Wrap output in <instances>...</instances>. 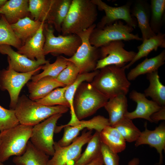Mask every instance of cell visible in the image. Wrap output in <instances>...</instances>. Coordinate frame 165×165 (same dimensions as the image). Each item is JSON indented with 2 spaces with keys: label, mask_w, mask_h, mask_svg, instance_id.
Returning <instances> with one entry per match:
<instances>
[{
  "label": "cell",
  "mask_w": 165,
  "mask_h": 165,
  "mask_svg": "<svg viewBox=\"0 0 165 165\" xmlns=\"http://www.w3.org/2000/svg\"><path fill=\"white\" fill-rule=\"evenodd\" d=\"M79 74V72L78 68L73 63L70 62L56 79L65 86H70L75 81Z\"/></svg>",
  "instance_id": "cell-39"
},
{
  "label": "cell",
  "mask_w": 165,
  "mask_h": 165,
  "mask_svg": "<svg viewBox=\"0 0 165 165\" xmlns=\"http://www.w3.org/2000/svg\"><path fill=\"white\" fill-rule=\"evenodd\" d=\"M96 27L95 24L88 29L76 34L80 38L81 43L73 56L65 57L67 61L77 67L79 74L95 70L97 61L100 59V48L91 45L89 40L91 33Z\"/></svg>",
  "instance_id": "cell-7"
},
{
  "label": "cell",
  "mask_w": 165,
  "mask_h": 165,
  "mask_svg": "<svg viewBox=\"0 0 165 165\" xmlns=\"http://www.w3.org/2000/svg\"><path fill=\"white\" fill-rule=\"evenodd\" d=\"M84 152L74 165H84L101 154V141L100 133L96 131L89 142Z\"/></svg>",
  "instance_id": "cell-33"
},
{
  "label": "cell",
  "mask_w": 165,
  "mask_h": 165,
  "mask_svg": "<svg viewBox=\"0 0 165 165\" xmlns=\"http://www.w3.org/2000/svg\"><path fill=\"white\" fill-rule=\"evenodd\" d=\"M125 44L122 41H116L100 47V59L97 63L96 70L106 66L115 65L124 67L133 59L137 53L125 49Z\"/></svg>",
  "instance_id": "cell-12"
},
{
  "label": "cell",
  "mask_w": 165,
  "mask_h": 165,
  "mask_svg": "<svg viewBox=\"0 0 165 165\" xmlns=\"http://www.w3.org/2000/svg\"><path fill=\"white\" fill-rule=\"evenodd\" d=\"M100 135L102 142L114 152L118 153L125 149L126 141L114 127L110 126L105 127Z\"/></svg>",
  "instance_id": "cell-28"
},
{
  "label": "cell",
  "mask_w": 165,
  "mask_h": 165,
  "mask_svg": "<svg viewBox=\"0 0 165 165\" xmlns=\"http://www.w3.org/2000/svg\"><path fill=\"white\" fill-rule=\"evenodd\" d=\"M130 12L132 16L137 20L141 33L142 41L156 35L152 31L150 26V5L147 1H135L131 6Z\"/></svg>",
  "instance_id": "cell-17"
},
{
  "label": "cell",
  "mask_w": 165,
  "mask_h": 165,
  "mask_svg": "<svg viewBox=\"0 0 165 165\" xmlns=\"http://www.w3.org/2000/svg\"><path fill=\"white\" fill-rule=\"evenodd\" d=\"M72 0H54L47 23L53 25L59 32H61L62 23L67 15Z\"/></svg>",
  "instance_id": "cell-30"
},
{
  "label": "cell",
  "mask_w": 165,
  "mask_h": 165,
  "mask_svg": "<svg viewBox=\"0 0 165 165\" xmlns=\"http://www.w3.org/2000/svg\"><path fill=\"white\" fill-rule=\"evenodd\" d=\"M99 70L82 74L78 75L75 81L69 86L65 93V97L69 106L71 118L70 121L65 126H73L77 123L79 120L76 117L74 108V99L75 94L79 86L82 82H91L97 74Z\"/></svg>",
  "instance_id": "cell-23"
},
{
  "label": "cell",
  "mask_w": 165,
  "mask_h": 165,
  "mask_svg": "<svg viewBox=\"0 0 165 165\" xmlns=\"http://www.w3.org/2000/svg\"><path fill=\"white\" fill-rule=\"evenodd\" d=\"M142 145H148L154 148L159 154V164H162L163 160V151L165 150V125L160 124L153 130H148L146 126L145 130L141 133L135 141L136 147Z\"/></svg>",
  "instance_id": "cell-19"
},
{
  "label": "cell",
  "mask_w": 165,
  "mask_h": 165,
  "mask_svg": "<svg viewBox=\"0 0 165 165\" xmlns=\"http://www.w3.org/2000/svg\"><path fill=\"white\" fill-rule=\"evenodd\" d=\"M43 32L45 38L43 48L45 56L49 53L54 56L63 54L71 57L75 53L81 43L80 38L76 34L56 36L52 25L47 23L44 24Z\"/></svg>",
  "instance_id": "cell-8"
},
{
  "label": "cell",
  "mask_w": 165,
  "mask_h": 165,
  "mask_svg": "<svg viewBox=\"0 0 165 165\" xmlns=\"http://www.w3.org/2000/svg\"><path fill=\"white\" fill-rule=\"evenodd\" d=\"M97 7L92 0H72L67 15L63 22L62 35L77 34L95 24Z\"/></svg>",
  "instance_id": "cell-1"
},
{
  "label": "cell",
  "mask_w": 165,
  "mask_h": 165,
  "mask_svg": "<svg viewBox=\"0 0 165 165\" xmlns=\"http://www.w3.org/2000/svg\"><path fill=\"white\" fill-rule=\"evenodd\" d=\"M55 0H28V11L34 20L48 22Z\"/></svg>",
  "instance_id": "cell-31"
},
{
  "label": "cell",
  "mask_w": 165,
  "mask_h": 165,
  "mask_svg": "<svg viewBox=\"0 0 165 165\" xmlns=\"http://www.w3.org/2000/svg\"><path fill=\"white\" fill-rule=\"evenodd\" d=\"M147 78L149 84L144 90V94L161 107L165 106V86L160 80L158 71L147 74Z\"/></svg>",
  "instance_id": "cell-29"
},
{
  "label": "cell",
  "mask_w": 165,
  "mask_h": 165,
  "mask_svg": "<svg viewBox=\"0 0 165 165\" xmlns=\"http://www.w3.org/2000/svg\"><path fill=\"white\" fill-rule=\"evenodd\" d=\"M7 45L18 49L22 45L10 24L5 17L1 15L0 17V45Z\"/></svg>",
  "instance_id": "cell-35"
},
{
  "label": "cell",
  "mask_w": 165,
  "mask_h": 165,
  "mask_svg": "<svg viewBox=\"0 0 165 165\" xmlns=\"http://www.w3.org/2000/svg\"><path fill=\"white\" fill-rule=\"evenodd\" d=\"M108 99L90 82L82 83L77 90L74 99V110L76 117L80 120L93 115L104 107Z\"/></svg>",
  "instance_id": "cell-5"
},
{
  "label": "cell",
  "mask_w": 165,
  "mask_h": 165,
  "mask_svg": "<svg viewBox=\"0 0 165 165\" xmlns=\"http://www.w3.org/2000/svg\"><path fill=\"white\" fill-rule=\"evenodd\" d=\"M126 141L135 142L141 133L140 130L131 120L125 117L114 126Z\"/></svg>",
  "instance_id": "cell-36"
},
{
  "label": "cell",
  "mask_w": 165,
  "mask_h": 165,
  "mask_svg": "<svg viewBox=\"0 0 165 165\" xmlns=\"http://www.w3.org/2000/svg\"><path fill=\"white\" fill-rule=\"evenodd\" d=\"M139 161L137 159H134L130 161L127 165H138L139 163Z\"/></svg>",
  "instance_id": "cell-43"
},
{
  "label": "cell",
  "mask_w": 165,
  "mask_h": 165,
  "mask_svg": "<svg viewBox=\"0 0 165 165\" xmlns=\"http://www.w3.org/2000/svg\"><path fill=\"white\" fill-rule=\"evenodd\" d=\"M49 156L36 148L29 141L25 152L21 156H15L13 162L16 165H47Z\"/></svg>",
  "instance_id": "cell-25"
},
{
  "label": "cell",
  "mask_w": 165,
  "mask_h": 165,
  "mask_svg": "<svg viewBox=\"0 0 165 165\" xmlns=\"http://www.w3.org/2000/svg\"><path fill=\"white\" fill-rule=\"evenodd\" d=\"M69 108L62 105L39 104L23 94L19 97L14 110L20 124L33 127L54 115L67 112Z\"/></svg>",
  "instance_id": "cell-3"
},
{
  "label": "cell",
  "mask_w": 165,
  "mask_h": 165,
  "mask_svg": "<svg viewBox=\"0 0 165 165\" xmlns=\"http://www.w3.org/2000/svg\"><path fill=\"white\" fill-rule=\"evenodd\" d=\"M7 1V0H0V8L2 7Z\"/></svg>",
  "instance_id": "cell-44"
},
{
  "label": "cell",
  "mask_w": 165,
  "mask_h": 165,
  "mask_svg": "<svg viewBox=\"0 0 165 165\" xmlns=\"http://www.w3.org/2000/svg\"><path fill=\"white\" fill-rule=\"evenodd\" d=\"M108 126H110L108 119L103 116L98 115L88 120H79L73 126L63 125L57 127L55 132H58L64 128L63 135L57 142L61 146H65L70 144L83 129L95 130L100 133L105 127Z\"/></svg>",
  "instance_id": "cell-14"
},
{
  "label": "cell",
  "mask_w": 165,
  "mask_h": 165,
  "mask_svg": "<svg viewBox=\"0 0 165 165\" xmlns=\"http://www.w3.org/2000/svg\"><path fill=\"white\" fill-rule=\"evenodd\" d=\"M92 130H84L68 145L61 146L54 142V152L47 165H74L81 155L82 148L91 138Z\"/></svg>",
  "instance_id": "cell-9"
},
{
  "label": "cell",
  "mask_w": 165,
  "mask_h": 165,
  "mask_svg": "<svg viewBox=\"0 0 165 165\" xmlns=\"http://www.w3.org/2000/svg\"><path fill=\"white\" fill-rule=\"evenodd\" d=\"M28 0H10L0 8V14L4 16L10 24L30 14L28 11Z\"/></svg>",
  "instance_id": "cell-21"
},
{
  "label": "cell",
  "mask_w": 165,
  "mask_h": 165,
  "mask_svg": "<svg viewBox=\"0 0 165 165\" xmlns=\"http://www.w3.org/2000/svg\"><path fill=\"white\" fill-rule=\"evenodd\" d=\"M101 154L104 165H119V158L118 153L112 151L102 142Z\"/></svg>",
  "instance_id": "cell-40"
},
{
  "label": "cell",
  "mask_w": 165,
  "mask_h": 165,
  "mask_svg": "<svg viewBox=\"0 0 165 165\" xmlns=\"http://www.w3.org/2000/svg\"><path fill=\"white\" fill-rule=\"evenodd\" d=\"M152 122L157 123L160 120H165V106L161 107L158 111L153 113L150 116Z\"/></svg>",
  "instance_id": "cell-41"
},
{
  "label": "cell",
  "mask_w": 165,
  "mask_h": 165,
  "mask_svg": "<svg viewBox=\"0 0 165 165\" xmlns=\"http://www.w3.org/2000/svg\"><path fill=\"white\" fill-rule=\"evenodd\" d=\"M142 43L137 47L138 52L133 60L124 68H129L136 61L146 57L153 50L157 51L159 47L165 48V34L160 32L150 38L142 41Z\"/></svg>",
  "instance_id": "cell-26"
},
{
  "label": "cell",
  "mask_w": 165,
  "mask_h": 165,
  "mask_svg": "<svg viewBox=\"0 0 165 165\" xmlns=\"http://www.w3.org/2000/svg\"><path fill=\"white\" fill-rule=\"evenodd\" d=\"M104 107L108 114L110 126H114L125 117L128 112L126 95H120L109 99Z\"/></svg>",
  "instance_id": "cell-22"
},
{
  "label": "cell",
  "mask_w": 165,
  "mask_h": 165,
  "mask_svg": "<svg viewBox=\"0 0 165 165\" xmlns=\"http://www.w3.org/2000/svg\"><path fill=\"white\" fill-rule=\"evenodd\" d=\"M29 98L33 101L41 99L57 88L65 86L56 79L50 77H43L36 82L27 83Z\"/></svg>",
  "instance_id": "cell-20"
},
{
  "label": "cell",
  "mask_w": 165,
  "mask_h": 165,
  "mask_svg": "<svg viewBox=\"0 0 165 165\" xmlns=\"http://www.w3.org/2000/svg\"><path fill=\"white\" fill-rule=\"evenodd\" d=\"M45 22L42 21L36 34L28 39L19 48L17 52L32 60H46L43 52L45 38L43 32Z\"/></svg>",
  "instance_id": "cell-18"
},
{
  "label": "cell",
  "mask_w": 165,
  "mask_h": 165,
  "mask_svg": "<svg viewBox=\"0 0 165 165\" xmlns=\"http://www.w3.org/2000/svg\"><path fill=\"white\" fill-rule=\"evenodd\" d=\"M129 98L137 103L135 109L132 112H128L125 117L132 120L142 118L152 123L150 116L161 108L157 103L146 98L144 94L133 90L129 94Z\"/></svg>",
  "instance_id": "cell-16"
},
{
  "label": "cell",
  "mask_w": 165,
  "mask_h": 165,
  "mask_svg": "<svg viewBox=\"0 0 165 165\" xmlns=\"http://www.w3.org/2000/svg\"><path fill=\"white\" fill-rule=\"evenodd\" d=\"M0 165H5L3 163L0 162Z\"/></svg>",
  "instance_id": "cell-45"
},
{
  "label": "cell",
  "mask_w": 165,
  "mask_h": 165,
  "mask_svg": "<svg viewBox=\"0 0 165 165\" xmlns=\"http://www.w3.org/2000/svg\"><path fill=\"white\" fill-rule=\"evenodd\" d=\"M165 50H163L157 56L148 59L146 58L142 62L131 69L127 74L129 81L135 80L138 76L158 71L165 63Z\"/></svg>",
  "instance_id": "cell-24"
},
{
  "label": "cell",
  "mask_w": 165,
  "mask_h": 165,
  "mask_svg": "<svg viewBox=\"0 0 165 165\" xmlns=\"http://www.w3.org/2000/svg\"><path fill=\"white\" fill-rule=\"evenodd\" d=\"M0 53L8 55L9 65L7 69L26 73L34 71L49 61L31 60L24 55L14 50L11 46L0 45Z\"/></svg>",
  "instance_id": "cell-15"
},
{
  "label": "cell",
  "mask_w": 165,
  "mask_h": 165,
  "mask_svg": "<svg viewBox=\"0 0 165 165\" xmlns=\"http://www.w3.org/2000/svg\"><path fill=\"white\" fill-rule=\"evenodd\" d=\"M42 22L33 20L29 16H26L19 20L16 23L11 24V26L23 45L28 39L36 34Z\"/></svg>",
  "instance_id": "cell-27"
},
{
  "label": "cell",
  "mask_w": 165,
  "mask_h": 165,
  "mask_svg": "<svg viewBox=\"0 0 165 165\" xmlns=\"http://www.w3.org/2000/svg\"><path fill=\"white\" fill-rule=\"evenodd\" d=\"M150 5V26L153 32L157 34L161 32L165 22V0H151Z\"/></svg>",
  "instance_id": "cell-32"
},
{
  "label": "cell",
  "mask_w": 165,
  "mask_h": 165,
  "mask_svg": "<svg viewBox=\"0 0 165 165\" xmlns=\"http://www.w3.org/2000/svg\"><path fill=\"white\" fill-rule=\"evenodd\" d=\"M42 66L26 73L19 72L7 69L0 71V89L3 91L6 90L9 93L10 109H15L22 88L33 76L36 75L42 69Z\"/></svg>",
  "instance_id": "cell-11"
},
{
  "label": "cell",
  "mask_w": 165,
  "mask_h": 165,
  "mask_svg": "<svg viewBox=\"0 0 165 165\" xmlns=\"http://www.w3.org/2000/svg\"><path fill=\"white\" fill-rule=\"evenodd\" d=\"M33 127L19 124L0 132V162L12 156L22 155L26 151Z\"/></svg>",
  "instance_id": "cell-4"
},
{
  "label": "cell",
  "mask_w": 165,
  "mask_h": 165,
  "mask_svg": "<svg viewBox=\"0 0 165 165\" xmlns=\"http://www.w3.org/2000/svg\"><path fill=\"white\" fill-rule=\"evenodd\" d=\"M84 165H104L101 154L91 162Z\"/></svg>",
  "instance_id": "cell-42"
},
{
  "label": "cell",
  "mask_w": 165,
  "mask_h": 165,
  "mask_svg": "<svg viewBox=\"0 0 165 165\" xmlns=\"http://www.w3.org/2000/svg\"><path fill=\"white\" fill-rule=\"evenodd\" d=\"M99 10L103 11L105 13L96 27L102 28L121 20L124 21L126 24L134 28L137 26L136 19L131 14V8L133 2L129 1L124 5L118 7H112L108 5L101 0H92Z\"/></svg>",
  "instance_id": "cell-13"
},
{
  "label": "cell",
  "mask_w": 165,
  "mask_h": 165,
  "mask_svg": "<svg viewBox=\"0 0 165 165\" xmlns=\"http://www.w3.org/2000/svg\"><path fill=\"white\" fill-rule=\"evenodd\" d=\"M62 114L54 115L33 127L30 141L36 148L49 156L54 152L53 140L57 123Z\"/></svg>",
  "instance_id": "cell-10"
},
{
  "label": "cell",
  "mask_w": 165,
  "mask_h": 165,
  "mask_svg": "<svg viewBox=\"0 0 165 165\" xmlns=\"http://www.w3.org/2000/svg\"><path fill=\"white\" fill-rule=\"evenodd\" d=\"M15 110L6 109L0 105V131L12 128L19 124Z\"/></svg>",
  "instance_id": "cell-38"
},
{
  "label": "cell",
  "mask_w": 165,
  "mask_h": 165,
  "mask_svg": "<svg viewBox=\"0 0 165 165\" xmlns=\"http://www.w3.org/2000/svg\"><path fill=\"white\" fill-rule=\"evenodd\" d=\"M70 62L67 61L65 57L62 56H57L55 61L52 64L49 62L42 65L41 73L33 76L31 81L36 82L46 77H50L56 79L61 72L68 65Z\"/></svg>",
  "instance_id": "cell-34"
},
{
  "label": "cell",
  "mask_w": 165,
  "mask_h": 165,
  "mask_svg": "<svg viewBox=\"0 0 165 165\" xmlns=\"http://www.w3.org/2000/svg\"><path fill=\"white\" fill-rule=\"evenodd\" d=\"M68 86L55 89L43 97L34 101L46 106L62 105L69 108L65 97V91Z\"/></svg>",
  "instance_id": "cell-37"
},
{
  "label": "cell",
  "mask_w": 165,
  "mask_h": 165,
  "mask_svg": "<svg viewBox=\"0 0 165 165\" xmlns=\"http://www.w3.org/2000/svg\"><path fill=\"white\" fill-rule=\"evenodd\" d=\"M1 16V15L0 14V17Z\"/></svg>",
  "instance_id": "cell-46"
},
{
  "label": "cell",
  "mask_w": 165,
  "mask_h": 165,
  "mask_svg": "<svg viewBox=\"0 0 165 165\" xmlns=\"http://www.w3.org/2000/svg\"><path fill=\"white\" fill-rule=\"evenodd\" d=\"M100 69L90 82L97 90L108 99L127 94L131 84L124 67L110 65Z\"/></svg>",
  "instance_id": "cell-2"
},
{
  "label": "cell",
  "mask_w": 165,
  "mask_h": 165,
  "mask_svg": "<svg viewBox=\"0 0 165 165\" xmlns=\"http://www.w3.org/2000/svg\"><path fill=\"white\" fill-rule=\"evenodd\" d=\"M134 30L133 27L121 20L117 21L102 28L96 27L91 33L90 42L92 46L100 48L116 41H142L138 34L132 33Z\"/></svg>",
  "instance_id": "cell-6"
}]
</instances>
